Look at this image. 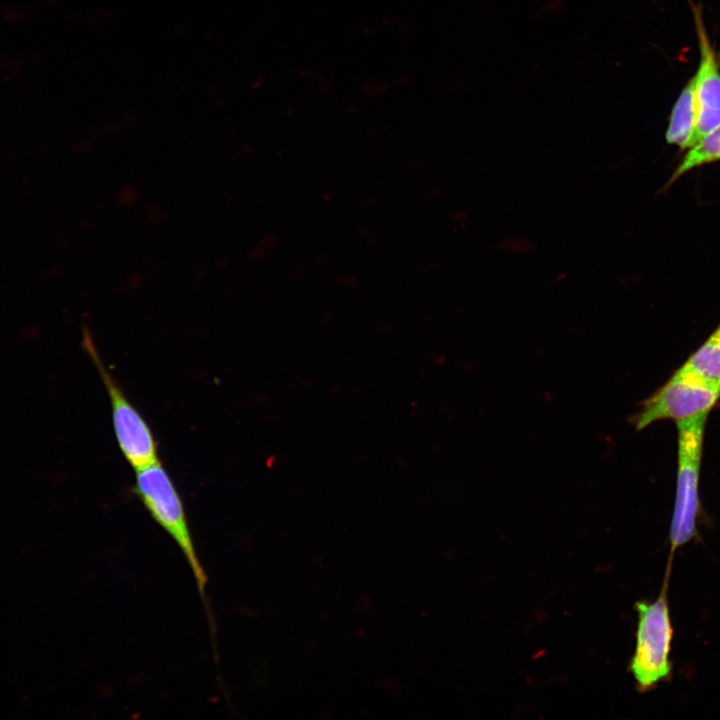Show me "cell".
I'll list each match as a JSON object with an SVG mask.
<instances>
[{
  "label": "cell",
  "mask_w": 720,
  "mask_h": 720,
  "mask_svg": "<svg viewBox=\"0 0 720 720\" xmlns=\"http://www.w3.org/2000/svg\"><path fill=\"white\" fill-rule=\"evenodd\" d=\"M693 12L700 48V63L693 76L697 122L692 146L720 124V66L707 36L701 13L695 6Z\"/></svg>",
  "instance_id": "obj_6"
},
{
  "label": "cell",
  "mask_w": 720,
  "mask_h": 720,
  "mask_svg": "<svg viewBox=\"0 0 720 720\" xmlns=\"http://www.w3.org/2000/svg\"><path fill=\"white\" fill-rule=\"evenodd\" d=\"M708 414L677 423L678 465L670 523L671 553L694 539L700 513L699 478L704 429Z\"/></svg>",
  "instance_id": "obj_2"
},
{
  "label": "cell",
  "mask_w": 720,
  "mask_h": 720,
  "mask_svg": "<svg viewBox=\"0 0 720 720\" xmlns=\"http://www.w3.org/2000/svg\"><path fill=\"white\" fill-rule=\"evenodd\" d=\"M636 642L630 670L640 691H647L671 676L673 626L666 586L653 601H637Z\"/></svg>",
  "instance_id": "obj_3"
},
{
  "label": "cell",
  "mask_w": 720,
  "mask_h": 720,
  "mask_svg": "<svg viewBox=\"0 0 720 720\" xmlns=\"http://www.w3.org/2000/svg\"><path fill=\"white\" fill-rule=\"evenodd\" d=\"M681 368L720 388V323Z\"/></svg>",
  "instance_id": "obj_8"
},
{
  "label": "cell",
  "mask_w": 720,
  "mask_h": 720,
  "mask_svg": "<svg viewBox=\"0 0 720 720\" xmlns=\"http://www.w3.org/2000/svg\"><path fill=\"white\" fill-rule=\"evenodd\" d=\"M719 398V387L680 367L640 403V408L630 417V423L638 431L660 420H673L677 424L709 414Z\"/></svg>",
  "instance_id": "obj_4"
},
{
  "label": "cell",
  "mask_w": 720,
  "mask_h": 720,
  "mask_svg": "<svg viewBox=\"0 0 720 720\" xmlns=\"http://www.w3.org/2000/svg\"><path fill=\"white\" fill-rule=\"evenodd\" d=\"M716 161H720V124L688 149L681 163L671 175L667 186L688 171Z\"/></svg>",
  "instance_id": "obj_9"
},
{
  "label": "cell",
  "mask_w": 720,
  "mask_h": 720,
  "mask_svg": "<svg viewBox=\"0 0 720 720\" xmlns=\"http://www.w3.org/2000/svg\"><path fill=\"white\" fill-rule=\"evenodd\" d=\"M82 344L106 388L116 441L126 461L135 470L159 461L157 443L151 428L103 363L87 329L83 331Z\"/></svg>",
  "instance_id": "obj_5"
},
{
  "label": "cell",
  "mask_w": 720,
  "mask_h": 720,
  "mask_svg": "<svg viewBox=\"0 0 720 720\" xmlns=\"http://www.w3.org/2000/svg\"><path fill=\"white\" fill-rule=\"evenodd\" d=\"M697 122L695 82L692 77L678 96L669 118L666 141L681 149H689Z\"/></svg>",
  "instance_id": "obj_7"
},
{
  "label": "cell",
  "mask_w": 720,
  "mask_h": 720,
  "mask_svg": "<svg viewBox=\"0 0 720 720\" xmlns=\"http://www.w3.org/2000/svg\"><path fill=\"white\" fill-rule=\"evenodd\" d=\"M134 492L152 519L179 548L205 603L208 577L195 548L182 498L159 461L136 470Z\"/></svg>",
  "instance_id": "obj_1"
}]
</instances>
